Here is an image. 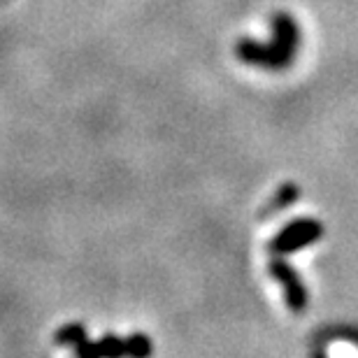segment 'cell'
<instances>
[{"label": "cell", "instance_id": "obj_1", "mask_svg": "<svg viewBox=\"0 0 358 358\" xmlns=\"http://www.w3.org/2000/svg\"><path fill=\"white\" fill-rule=\"evenodd\" d=\"M275 40L270 47L256 45L252 40H242L238 45V54L247 63H256V66L266 68H286L296 54L298 47V28L293 24L289 14H277L275 17Z\"/></svg>", "mask_w": 358, "mask_h": 358}, {"label": "cell", "instance_id": "obj_2", "mask_svg": "<svg viewBox=\"0 0 358 358\" xmlns=\"http://www.w3.org/2000/svg\"><path fill=\"white\" fill-rule=\"evenodd\" d=\"M321 235H324V226H321L319 221L300 219V221H293V224L286 226L284 231L272 240L270 249L277 254H291L307 245H312V242L319 240Z\"/></svg>", "mask_w": 358, "mask_h": 358}, {"label": "cell", "instance_id": "obj_3", "mask_svg": "<svg viewBox=\"0 0 358 358\" xmlns=\"http://www.w3.org/2000/svg\"><path fill=\"white\" fill-rule=\"evenodd\" d=\"M270 272L279 279V282H282L284 291H286V303H289L291 310L303 312L305 305H307V291H305V286L300 284V279H298L296 272H293V268L277 259V261L270 263Z\"/></svg>", "mask_w": 358, "mask_h": 358}, {"label": "cell", "instance_id": "obj_4", "mask_svg": "<svg viewBox=\"0 0 358 358\" xmlns=\"http://www.w3.org/2000/svg\"><path fill=\"white\" fill-rule=\"evenodd\" d=\"M298 196H300V191H298L293 184H286V186H282V189L277 191V196L272 198V203L268 205V214H275L277 210H282V207L291 205L293 200H296Z\"/></svg>", "mask_w": 358, "mask_h": 358}, {"label": "cell", "instance_id": "obj_5", "mask_svg": "<svg viewBox=\"0 0 358 358\" xmlns=\"http://www.w3.org/2000/svg\"><path fill=\"white\" fill-rule=\"evenodd\" d=\"M87 338H84V328L82 326H68L63 328L61 333H56V342H73V345H80V342H84Z\"/></svg>", "mask_w": 358, "mask_h": 358}, {"label": "cell", "instance_id": "obj_6", "mask_svg": "<svg viewBox=\"0 0 358 358\" xmlns=\"http://www.w3.org/2000/svg\"><path fill=\"white\" fill-rule=\"evenodd\" d=\"M98 347H100V354L103 356H121L128 352V347L124 342H119L117 338H105L103 345H98Z\"/></svg>", "mask_w": 358, "mask_h": 358}, {"label": "cell", "instance_id": "obj_7", "mask_svg": "<svg viewBox=\"0 0 358 358\" xmlns=\"http://www.w3.org/2000/svg\"><path fill=\"white\" fill-rule=\"evenodd\" d=\"M126 347H128V354H133V356H147L152 352V345L147 342L145 335H135V338H131V345H126Z\"/></svg>", "mask_w": 358, "mask_h": 358}, {"label": "cell", "instance_id": "obj_8", "mask_svg": "<svg viewBox=\"0 0 358 358\" xmlns=\"http://www.w3.org/2000/svg\"><path fill=\"white\" fill-rule=\"evenodd\" d=\"M77 354H80V356H103V354H100V347H96V345H89L87 340H84V342H80V345H77Z\"/></svg>", "mask_w": 358, "mask_h": 358}]
</instances>
